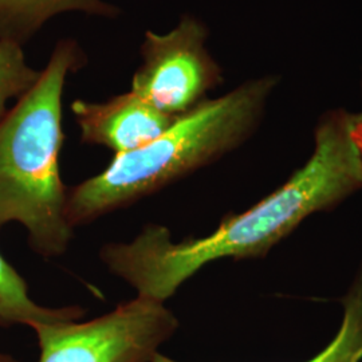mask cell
I'll use <instances>...</instances> for the list:
<instances>
[{"instance_id": "cell-8", "label": "cell", "mask_w": 362, "mask_h": 362, "mask_svg": "<svg viewBox=\"0 0 362 362\" xmlns=\"http://www.w3.org/2000/svg\"><path fill=\"white\" fill-rule=\"evenodd\" d=\"M85 310L78 306L45 308L30 297L22 275L0 254V327L25 325L31 329L40 324L78 321Z\"/></svg>"}, {"instance_id": "cell-3", "label": "cell", "mask_w": 362, "mask_h": 362, "mask_svg": "<svg viewBox=\"0 0 362 362\" xmlns=\"http://www.w3.org/2000/svg\"><path fill=\"white\" fill-rule=\"evenodd\" d=\"M275 85L274 77L248 81L177 117L151 143L115 156L103 172L69 188L70 226L130 207L236 149L257 129Z\"/></svg>"}, {"instance_id": "cell-11", "label": "cell", "mask_w": 362, "mask_h": 362, "mask_svg": "<svg viewBox=\"0 0 362 362\" xmlns=\"http://www.w3.org/2000/svg\"><path fill=\"white\" fill-rule=\"evenodd\" d=\"M350 130L362 161V113L350 115Z\"/></svg>"}, {"instance_id": "cell-10", "label": "cell", "mask_w": 362, "mask_h": 362, "mask_svg": "<svg viewBox=\"0 0 362 362\" xmlns=\"http://www.w3.org/2000/svg\"><path fill=\"white\" fill-rule=\"evenodd\" d=\"M40 71L27 65L22 46L0 39V119L7 113V104L21 98L38 81Z\"/></svg>"}, {"instance_id": "cell-1", "label": "cell", "mask_w": 362, "mask_h": 362, "mask_svg": "<svg viewBox=\"0 0 362 362\" xmlns=\"http://www.w3.org/2000/svg\"><path fill=\"white\" fill-rule=\"evenodd\" d=\"M361 187L362 161L350 115L337 109L321 118L306 164L252 207L226 216L214 233L175 243L168 227L146 224L130 242L105 245L100 258L137 296L165 303L208 263L262 258L306 218L334 207Z\"/></svg>"}, {"instance_id": "cell-5", "label": "cell", "mask_w": 362, "mask_h": 362, "mask_svg": "<svg viewBox=\"0 0 362 362\" xmlns=\"http://www.w3.org/2000/svg\"><path fill=\"white\" fill-rule=\"evenodd\" d=\"M207 28L192 16L160 35L146 31L140 66L132 91L160 112L179 117L206 101L208 91L223 82L221 69L206 49Z\"/></svg>"}, {"instance_id": "cell-4", "label": "cell", "mask_w": 362, "mask_h": 362, "mask_svg": "<svg viewBox=\"0 0 362 362\" xmlns=\"http://www.w3.org/2000/svg\"><path fill=\"white\" fill-rule=\"evenodd\" d=\"M179 326L164 302L137 296L88 322L40 324L33 330L38 362H152Z\"/></svg>"}, {"instance_id": "cell-9", "label": "cell", "mask_w": 362, "mask_h": 362, "mask_svg": "<svg viewBox=\"0 0 362 362\" xmlns=\"http://www.w3.org/2000/svg\"><path fill=\"white\" fill-rule=\"evenodd\" d=\"M152 362H180L156 354ZM306 362H362V269L344 299V318L334 339Z\"/></svg>"}, {"instance_id": "cell-12", "label": "cell", "mask_w": 362, "mask_h": 362, "mask_svg": "<svg viewBox=\"0 0 362 362\" xmlns=\"http://www.w3.org/2000/svg\"><path fill=\"white\" fill-rule=\"evenodd\" d=\"M0 362H19L16 358H13V356L10 354H6V353H1L0 351Z\"/></svg>"}, {"instance_id": "cell-7", "label": "cell", "mask_w": 362, "mask_h": 362, "mask_svg": "<svg viewBox=\"0 0 362 362\" xmlns=\"http://www.w3.org/2000/svg\"><path fill=\"white\" fill-rule=\"evenodd\" d=\"M66 11L112 18L118 8L103 0H0V39L23 46L49 19Z\"/></svg>"}, {"instance_id": "cell-2", "label": "cell", "mask_w": 362, "mask_h": 362, "mask_svg": "<svg viewBox=\"0 0 362 362\" xmlns=\"http://www.w3.org/2000/svg\"><path fill=\"white\" fill-rule=\"evenodd\" d=\"M77 42L57 43L35 85L0 119V228L19 223L42 258L65 254L74 238L61 176L66 77L85 65Z\"/></svg>"}, {"instance_id": "cell-6", "label": "cell", "mask_w": 362, "mask_h": 362, "mask_svg": "<svg viewBox=\"0 0 362 362\" xmlns=\"http://www.w3.org/2000/svg\"><path fill=\"white\" fill-rule=\"evenodd\" d=\"M71 110L82 143L101 145L113 151L115 156L129 153L151 143L177 118L160 112L132 90L105 103L77 100Z\"/></svg>"}]
</instances>
